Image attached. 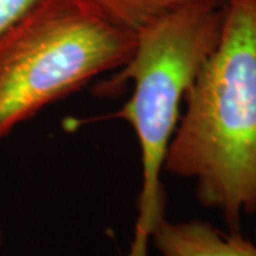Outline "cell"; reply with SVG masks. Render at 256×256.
<instances>
[{
  "mask_svg": "<svg viewBox=\"0 0 256 256\" xmlns=\"http://www.w3.org/2000/svg\"><path fill=\"white\" fill-rule=\"evenodd\" d=\"M164 172L240 230L256 215V0H229L220 36L184 100Z\"/></svg>",
  "mask_w": 256,
  "mask_h": 256,
  "instance_id": "obj_1",
  "label": "cell"
},
{
  "mask_svg": "<svg viewBox=\"0 0 256 256\" xmlns=\"http://www.w3.org/2000/svg\"><path fill=\"white\" fill-rule=\"evenodd\" d=\"M224 9H186L148 24L137 34L128 62L104 86L117 92L131 82L130 100L116 112L128 122L140 146L141 191L134 236L126 256H148L156 225L165 218L164 162L185 96L215 48Z\"/></svg>",
  "mask_w": 256,
  "mask_h": 256,
  "instance_id": "obj_2",
  "label": "cell"
},
{
  "mask_svg": "<svg viewBox=\"0 0 256 256\" xmlns=\"http://www.w3.org/2000/svg\"><path fill=\"white\" fill-rule=\"evenodd\" d=\"M137 34L86 0H37L0 34V140L131 57Z\"/></svg>",
  "mask_w": 256,
  "mask_h": 256,
  "instance_id": "obj_3",
  "label": "cell"
},
{
  "mask_svg": "<svg viewBox=\"0 0 256 256\" xmlns=\"http://www.w3.org/2000/svg\"><path fill=\"white\" fill-rule=\"evenodd\" d=\"M151 244L161 256H256V244L240 230H222L201 220L156 225Z\"/></svg>",
  "mask_w": 256,
  "mask_h": 256,
  "instance_id": "obj_4",
  "label": "cell"
},
{
  "mask_svg": "<svg viewBox=\"0 0 256 256\" xmlns=\"http://www.w3.org/2000/svg\"><path fill=\"white\" fill-rule=\"evenodd\" d=\"M118 28L138 34L148 24L186 9H224L229 0H86Z\"/></svg>",
  "mask_w": 256,
  "mask_h": 256,
  "instance_id": "obj_5",
  "label": "cell"
},
{
  "mask_svg": "<svg viewBox=\"0 0 256 256\" xmlns=\"http://www.w3.org/2000/svg\"><path fill=\"white\" fill-rule=\"evenodd\" d=\"M37 0H0V34L24 14Z\"/></svg>",
  "mask_w": 256,
  "mask_h": 256,
  "instance_id": "obj_6",
  "label": "cell"
},
{
  "mask_svg": "<svg viewBox=\"0 0 256 256\" xmlns=\"http://www.w3.org/2000/svg\"><path fill=\"white\" fill-rule=\"evenodd\" d=\"M255 236H256V230H255Z\"/></svg>",
  "mask_w": 256,
  "mask_h": 256,
  "instance_id": "obj_7",
  "label": "cell"
}]
</instances>
